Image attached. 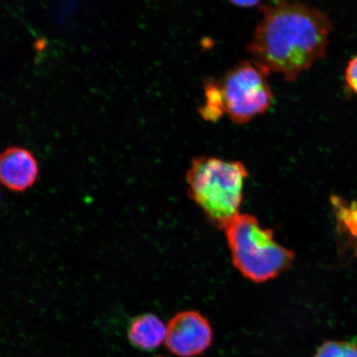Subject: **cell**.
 <instances>
[{"instance_id":"6da1fadb","label":"cell","mask_w":357,"mask_h":357,"mask_svg":"<svg viewBox=\"0 0 357 357\" xmlns=\"http://www.w3.org/2000/svg\"><path fill=\"white\" fill-rule=\"evenodd\" d=\"M247 46L252 63L267 75L293 82L327 54L333 25L327 13L301 3L262 4Z\"/></svg>"},{"instance_id":"7a4b0ae2","label":"cell","mask_w":357,"mask_h":357,"mask_svg":"<svg viewBox=\"0 0 357 357\" xmlns=\"http://www.w3.org/2000/svg\"><path fill=\"white\" fill-rule=\"evenodd\" d=\"M248 172L238 160L202 155L186 174L190 198L212 225L225 229L240 213Z\"/></svg>"},{"instance_id":"3957f363","label":"cell","mask_w":357,"mask_h":357,"mask_svg":"<svg viewBox=\"0 0 357 357\" xmlns=\"http://www.w3.org/2000/svg\"><path fill=\"white\" fill-rule=\"evenodd\" d=\"M225 229L234 264L244 278L266 282L291 266L294 252L275 242L273 231L255 217L240 213Z\"/></svg>"},{"instance_id":"277c9868","label":"cell","mask_w":357,"mask_h":357,"mask_svg":"<svg viewBox=\"0 0 357 357\" xmlns=\"http://www.w3.org/2000/svg\"><path fill=\"white\" fill-rule=\"evenodd\" d=\"M215 80L223 114L236 124L252 121L266 113L273 102L267 75L251 61L238 62Z\"/></svg>"},{"instance_id":"5b68a950","label":"cell","mask_w":357,"mask_h":357,"mask_svg":"<svg viewBox=\"0 0 357 357\" xmlns=\"http://www.w3.org/2000/svg\"><path fill=\"white\" fill-rule=\"evenodd\" d=\"M213 330L211 324L196 311H184L174 316L167 324L166 345L174 355L194 357L211 347Z\"/></svg>"},{"instance_id":"8992f818","label":"cell","mask_w":357,"mask_h":357,"mask_svg":"<svg viewBox=\"0 0 357 357\" xmlns=\"http://www.w3.org/2000/svg\"><path fill=\"white\" fill-rule=\"evenodd\" d=\"M37 160L30 151L20 146L8 147L0 154V183L13 192H24L38 181Z\"/></svg>"},{"instance_id":"52a82bcc","label":"cell","mask_w":357,"mask_h":357,"mask_svg":"<svg viewBox=\"0 0 357 357\" xmlns=\"http://www.w3.org/2000/svg\"><path fill=\"white\" fill-rule=\"evenodd\" d=\"M167 325L153 314L133 319L129 325L128 337L133 346L144 351H153L166 342Z\"/></svg>"},{"instance_id":"ba28073f","label":"cell","mask_w":357,"mask_h":357,"mask_svg":"<svg viewBox=\"0 0 357 357\" xmlns=\"http://www.w3.org/2000/svg\"><path fill=\"white\" fill-rule=\"evenodd\" d=\"M314 357H357V344L346 341H328L321 345Z\"/></svg>"},{"instance_id":"9c48e42d","label":"cell","mask_w":357,"mask_h":357,"mask_svg":"<svg viewBox=\"0 0 357 357\" xmlns=\"http://www.w3.org/2000/svg\"><path fill=\"white\" fill-rule=\"evenodd\" d=\"M345 79L348 88L357 95V54L348 62L345 70Z\"/></svg>"},{"instance_id":"30bf717a","label":"cell","mask_w":357,"mask_h":357,"mask_svg":"<svg viewBox=\"0 0 357 357\" xmlns=\"http://www.w3.org/2000/svg\"><path fill=\"white\" fill-rule=\"evenodd\" d=\"M344 217L343 222L348 227L352 234L357 235V202L351 205V207L344 209V212L342 213Z\"/></svg>"},{"instance_id":"8fae6325","label":"cell","mask_w":357,"mask_h":357,"mask_svg":"<svg viewBox=\"0 0 357 357\" xmlns=\"http://www.w3.org/2000/svg\"><path fill=\"white\" fill-rule=\"evenodd\" d=\"M231 3H233L234 6L238 8H260L262 6L261 2L260 1H233L231 2Z\"/></svg>"}]
</instances>
